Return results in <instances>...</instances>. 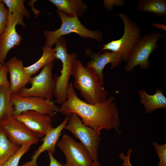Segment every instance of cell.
Segmentation results:
<instances>
[{"label":"cell","mask_w":166,"mask_h":166,"mask_svg":"<svg viewBox=\"0 0 166 166\" xmlns=\"http://www.w3.org/2000/svg\"><path fill=\"white\" fill-rule=\"evenodd\" d=\"M67 93V100L61 104L57 112L66 116L75 113L81 118L84 125L97 131L113 128L120 133L119 114L117 102L113 101L114 96H110L101 103L89 104L77 97L71 82L69 83Z\"/></svg>","instance_id":"1"},{"label":"cell","mask_w":166,"mask_h":166,"mask_svg":"<svg viewBox=\"0 0 166 166\" xmlns=\"http://www.w3.org/2000/svg\"><path fill=\"white\" fill-rule=\"evenodd\" d=\"M71 76L74 78V88L79 91L87 103L96 105L107 99L109 93L100 82L95 72L85 66L79 60L74 61Z\"/></svg>","instance_id":"2"},{"label":"cell","mask_w":166,"mask_h":166,"mask_svg":"<svg viewBox=\"0 0 166 166\" xmlns=\"http://www.w3.org/2000/svg\"><path fill=\"white\" fill-rule=\"evenodd\" d=\"M57 14L61 20V24L60 27L55 30L44 31L45 38L44 47L52 48L60 38L73 33L78 34L83 38H89L99 42L102 40L103 33L101 31L88 29L82 24L78 17L67 14L58 10Z\"/></svg>","instance_id":"3"},{"label":"cell","mask_w":166,"mask_h":166,"mask_svg":"<svg viewBox=\"0 0 166 166\" xmlns=\"http://www.w3.org/2000/svg\"><path fill=\"white\" fill-rule=\"evenodd\" d=\"M56 58L60 60L62 63V68L60 76L55 75L54 97L56 102L61 104L67 99V89L71 73L73 63L77 57L74 52L67 53L65 38L61 37L55 43Z\"/></svg>","instance_id":"4"},{"label":"cell","mask_w":166,"mask_h":166,"mask_svg":"<svg viewBox=\"0 0 166 166\" xmlns=\"http://www.w3.org/2000/svg\"><path fill=\"white\" fill-rule=\"evenodd\" d=\"M117 15L124 24L123 36L119 39L103 45L102 49L98 53L104 50H111L119 53L122 61L126 62L131 51L141 38V30L139 26L125 14L119 13Z\"/></svg>","instance_id":"5"},{"label":"cell","mask_w":166,"mask_h":166,"mask_svg":"<svg viewBox=\"0 0 166 166\" xmlns=\"http://www.w3.org/2000/svg\"><path fill=\"white\" fill-rule=\"evenodd\" d=\"M164 38L161 33L155 32L147 34L141 37L130 53L125 70L131 72L137 65L141 69H148L150 66L149 56L159 47V40Z\"/></svg>","instance_id":"6"},{"label":"cell","mask_w":166,"mask_h":166,"mask_svg":"<svg viewBox=\"0 0 166 166\" xmlns=\"http://www.w3.org/2000/svg\"><path fill=\"white\" fill-rule=\"evenodd\" d=\"M53 62L45 66L38 75L31 77L29 88L25 87L21 89L17 93L22 97H36L51 100L54 96L55 84L52 70Z\"/></svg>","instance_id":"7"},{"label":"cell","mask_w":166,"mask_h":166,"mask_svg":"<svg viewBox=\"0 0 166 166\" xmlns=\"http://www.w3.org/2000/svg\"><path fill=\"white\" fill-rule=\"evenodd\" d=\"M68 124L64 127L79 139L90 155L93 161L98 160L100 132L85 125L80 117L73 113L69 116Z\"/></svg>","instance_id":"8"},{"label":"cell","mask_w":166,"mask_h":166,"mask_svg":"<svg viewBox=\"0 0 166 166\" xmlns=\"http://www.w3.org/2000/svg\"><path fill=\"white\" fill-rule=\"evenodd\" d=\"M57 146L65 155V166H91L93 161L84 145L71 136L64 134Z\"/></svg>","instance_id":"9"},{"label":"cell","mask_w":166,"mask_h":166,"mask_svg":"<svg viewBox=\"0 0 166 166\" xmlns=\"http://www.w3.org/2000/svg\"><path fill=\"white\" fill-rule=\"evenodd\" d=\"M10 99L14 107L13 116H18L26 111H34L53 116L59 107L51 100L36 97H22L12 93Z\"/></svg>","instance_id":"10"},{"label":"cell","mask_w":166,"mask_h":166,"mask_svg":"<svg viewBox=\"0 0 166 166\" xmlns=\"http://www.w3.org/2000/svg\"><path fill=\"white\" fill-rule=\"evenodd\" d=\"M24 16L18 13L9 12L7 25L3 33L0 36V62L2 65L5 62L9 51L15 46H18L22 40L21 36L17 32V25H21L24 28L26 25Z\"/></svg>","instance_id":"11"},{"label":"cell","mask_w":166,"mask_h":166,"mask_svg":"<svg viewBox=\"0 0 166 166\" xmlns=\"http://www.w3.org/2000/svg\"><path fill=\"white\" fill-rule=\"evenodd\" d=\"M0 127L11 142L20 146L26 144L32 145L38 143L39 138L22 122L13 117L1 121Z\"/></svg>","instance_id":"12"},{"label":"cell","mask_w":166,"mask_h":166,"mask_svg":"<svg viewBox=\"0 0 166 166\" xmlns=\"http://www.w3.org/2000/svg\"><path fill=\"white\" fill-rule=\"evenodd\" d=\"M102 53H95L91 50L87 49L85 51L86 55L91 58L85 67L93 70L96 73L99 81L104 85L103 70L106 65L111 63V69H113L119 66L122 62L120 54L117 53L104 50Z\"/></svg>","instance_id":"13"},{"label":"cell","mask_w":166,"mask_h":166,"mask_svg":"<svg viewBox=\"0 0 166 166\" xmlns=\"http://www.w3.org/2000/svg\"><path fill=\"white\" fill-rule=\"evenodd\" d=\"M22 122L38 138H42L53 127L52 116L34 111L23 112L19 115L13 116Z\"/></svg>","instance_id":"14"},{"label":"cell","mask_w":166,"mask_h":166,"mask_svg":"<svg viewBox=\"0 0 166 166\" xmlns=\"http://www.w3.org/2000/svg\"><path fill=\"white\" fill-rule=\"evenodd\" d=\"M69 117V116H66L59 125L49 130L43 137L42 140V144L35 151L31 157V160L24 163L21 166H38L37 159L40 154L45 151H49L53 155L54 154L61 132L68 123Z\"/></svg>","instance_id":"15"},{"label":"cell","mask_w":166,"mask_h":166,"mask_svg":"<svg viewBox=\"0 0 166 166\" xmlns=\"http://www.w3.org/2000/svg\"><path fill=\"white\" fill-rule=\"evenodd\" d=\"M5 64L10 75V85L12 93L16 94L29 83L31 76L25 72L22 61L15 57L5 62Z\"/></svg>","instance_id":"16"},{"label":"cell","mask_w":166,"mask_h":166,"mask_svg":"<svg viewBox=\"0 0 166 166\" xmlns=\"http://www.w3.org/2000/svg\"><path fill=\"white\" fill-rule=\"evenodd\" d=\"M137 93L145 112L151 113L157 109L166 108V98L160 89H156L153 95L148 94L144 89L138 90Z\"/></svg>","instance_id":"17"},{"label":"cell","mask_w":166,"mask_h":166,"mask_svg":"<svg viewBox=\"0 0 166 166\" xmlns=\"http://www.w3.org/2000/svg\"><path fill=\"white\" fill-rule=\"evenodd\" d=\"M57 10L78 17L82 16L88 9V6L82 0H49Z\"/></svg>","instance_id":"18"},{"label":"cell","mask_w":166,"mask_h":166,"mask_svg":"<svg viewBox=\"0 0 166 166\" xmlns=\"http://www.w3.org/2000/svg\"><path fill=\"white\" fill-rule=\"evenodd\" d=\"M12 94L10 83L3 85L0 87V120L1 121L13 117L14 107L10 99Z\"/></svg>","instance_id":"19"},{"label":"cell","mask_w":166,"mask_h":166,"mask_svg":"<svg viewBox=\"0 0 166 166\" xmlns=\"http://www.w3.org/2000/svg\"><path fill=\"white\" fill-rule=\"evenodd\" d=\"M43 53L42 57L33 64L26 67H24V70L28 75L31 76L35 74L41 68L52 62L56 58L55 49L52 48L42 47Z\"/></svg>","instance_id":"20"},{"label":"cell","mask_w":166,"mask_h":166,"mask_svg":"<svg viewBox=\"0 0 166 166\" xmlns=\"http://www.w3.org/2000/svg\"><path fill=\"white\" fill-rule=\"evenodd\" d=\"M137 7L140 11L161 17L166 14V0H140L137 3Z\"/></svg>","instance_id":"21"},{"label":"cell","mask_w":166,"mask_h":166,"mask_svg":"<svg viewBox=\"0 0 166 166\" xmlns=\"http://www.w3.org/2000/svg\"><path fill=\"white\" fill-rule=\"evenodd\" d=\"M20 147L18 144L11 142L0 127V166Z\"/></svg>","instance_id":"22"},{"label":"cell","mask_w":166,"mask_h":166,"mask_svg":"<svg viewBox=\"0 0 166 166\" xmlns=\"http://www.w3.org/2000/svg\"><path fill=\"white\" fill-rule=\"evenodd\" d=\"M24 0H3L2 2L7 7L9 12L18 13L24 17L28 18L30 13L24 5Z\"/></svg>","instance_id":"23"},{"label":"cell","mask_w":166,"mask_h":166,"mask_svg":"<svg viewBox=\"0 0 166 166\" xmlns=\"http://www.w3.org/2000/svg\"><path fill=\"white\" fill-rule=\"evenodd\" d=\"M32 145L26 144L20 146L18 150L1 166H18L22 157L29 150Z\"/></svg>","instance_id":"24"},{"label":"cell","mask_w":166,"mask_h":166,"mask_svg":"<svg viewBox=\"0 0 166 166\" xmlns=\"http://www.w3.org/2000/svg\"><path fill=\"white\" fill-rule=\"evenodd\" d=\"M152 144L159 158L157 166H166V143L160 144L153 141Z\"/></svg>","instance_id":"25"},{"label":"cell","mask_w":166,"mask_h":166,"mask_svg":"<svg viewBox=\"0 0 166 166\" xmlns=\"http://www.w3.org/2000/svg\"><path fill=\"white\" fill-rule=\"evenodd\" d=\"M9 11L2 2L0 3V36L5 31L6 27Z\"/></svg>","instance_id":"26"},{"label":"cell","mask_w":166,"mask_h":166,"mask_svg":"<svg viewBox=\"0 0 166 166\" xmlns=\"http://www.w3.org/2000/svg\"><path fill=\"white\" fill-rule=\"evenodd\" d=\"M132 151V149L130 148L127 150L126 155L123 152L119 154V158L123 161L122 166H133L130 161Z\"/></svg>","instance_id":"27"},{"label":"cell","mask_w":166,"mask_h":166,"mask_svg":"<svg viewBox=\"0 0 166 166\" xmlns=\"http://www.w3.org/2000/svg\"><path fill=\"white\" fill-rule=\"evenodd\" d=\"M8 71L5 63L0 69V87L2 85L9 83L7 77Z\"/></svg>","instance_id":"28"},{"label":"cell","mask_w":166,"mask_h":166,"mask_svg":"<svg viewBox=\"0 0 166 166\" xmlns=\"http://www.w3.org/2000/svg\"><path fill=\"white\" fill-rule=\"evenodd\" d=\"M50 160V164L49 166H65L64 164L58 161L53 157V155L50 151H47Z\"/></svg>","instance_id":"29"},{"label":"cell","mask_w":166,"mask_h":166,"mask_svg":"<svg viewBox=\"0 0 166 166\" xmlns=\"http://www.w3.org/2000/svg\"><path fill=\"white\" fill-rule=\"evenodd\" d=\"M152 25L157 29H161L165 31H166V26L163 24L161 23H152Z\"/></svg>","instance_id":"30"},{"label":"cell","mask_w":166,"mask_h":166,"mask_svg":"<svg viewBox=\"0 0 166 166\" xmlns=\"http://www.w3.org/2000/svg\"><path fill=\"white\" fill-rule=\"evenodd\" d=\"M91 166H101L100 162L98 160L93 161Z\"/></svg>","instance_id":"31"},{"label":"cell","mask_w":166,"mask_h":166,"mask_svg":"<svg viewBox=\"0 0 166 166\" xmlns=\"http://www.w3.org/2000/svg\"><path fill=\"white\" fill-rule=\"evenodd\" d=\"M2 66V65L1 64V63H0V69L1 68V67Z\"/></svg>","instance_id":"32"},{"label":"cell","mask_w":166,"mask_h":166,"mask_svg":"<svg viewBox=\"0 0 166 166\" xmlns=\"http://www.w3.org/2000/svg\"><path fill=\"white\" fill-rule=\"evenodd\" d=\"M2 2V0H0V3Z\"/></svg>","instance_id":"33"},{"label":"cell","mask_w":166,"mask_h":166,"mask_svg":"<svg viewBox=\"0 0 166 166\" xmlns=\"http://www.w3.org/2000/svg\"><path fill=\"white\" fill-rule=\"evenodd\" d=\"M1 122V120H0V125Z\"/></svg>","instance_id":"34"}]
</instances>
